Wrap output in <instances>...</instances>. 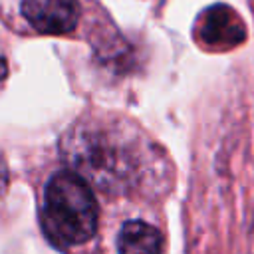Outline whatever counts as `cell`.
<instances>
[{"mask_svg": "<svg viewBox=\"0 0 254 254\" xmlns=\"http://www.w3.org/2000/svg\"><path fill=\"white\" fill-rule=\"evenodd\" d=\"M22 14L40 34L62 36L75 28L79 20L77 0H22Z\"/></svg>", "mask_w": 254, "mask_h": 254, "instance_id": "277c9868", "label": "cell"}, {"mask_svg": "<svg viewBox=\"0 0 254 254\" xmlns=\"http://www.w3.org/2000/svg\"><path fill=\"white\" fill-rule=\"evenodd\" d=\"M64 155L73 173L109 192H127L141 183L151 167V143H145L121 119H87L77 123L64 141Z\"/></svg>", "mask_w": 254, "mask_h": 254, "instance_id": "6da1fadb", "label": "cell"}, {"mask_svg": "<svg viewBox=\"0 0 254 254\" xmlns=\"http://www.w3.org/2000/svg\"><path fill=\"white\" fill-rule=\"evenodd\" d=\"M194 38L208 50H230L246 40V26L234 8L214 4L202 10L194 24Z\"/></svg>", "mask_w": 254, "mask_h": 254, "instance_id": "3957f363", "label": "cell"}, {"mask_svg": "<svg viewBox=\"0 0 254 254\" xmlns=\"http://www.w3.org/2000/svg\"><path fill=\"white\" fill-rule=\"evenodd\" d=\"M161 250L163 236L155 226L143 220H129L121 226L119 254H161Z\"/></svg>", "mask_w": 254, "mask_h": 254, "instance_id": "5b68a950", "label": "cell"}, {"mask_svg": "<svg viewBox=\"0 0 254 254\" xmlns=\"http://www.w3.org/2000/svg\"><path fill=\"white\" fill-rule=\"evenodd\" d=\"M6 71H8V67H6V62H4V58H0V79L6 75Z\"/></svg>", "mask_w": 254, "mask_h": 254, "instance_id": "52a82bcc", "label": "cell"}, {"mask_svg": "<svg viewBox=\"0 0 254 254\" xmlns=\"http://www.w3.org/2000/svg\"><path fill=\"white\" fill-rule=\"evenodd\" d=\"M42 228L58 246H77L87 242L97 230L95 196L77 173H56L44 190Z\"/></svg>", "mask_w": 254, "mask_h": 254, "instance_id": "7a4b0ae2", "label": "cell"}, {"mask_svg": "<svg viewBox=\"0 0 254 254\" xmlns=\"http://www.w3.org/2000/svg\"><path fill=\"white\" fill-rule=\"evenodd\" d=\"M6 183H8V173H6V167H4V163H2V159H0V194H2L4 189H6Z\"/></svg>", "mask_w": 254, "mask_h": 254, "instance_id": "8992f818", "label": "cell"}]
</instances>
